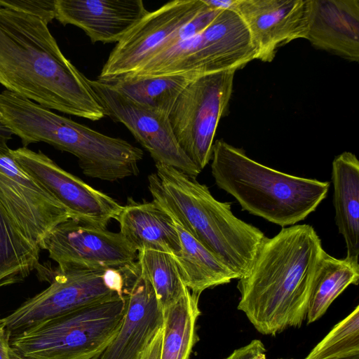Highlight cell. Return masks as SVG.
Returning <instances> with one entry per match:
<instances>
[{
    "label": "cell",
    "mask_w": 359,
    "mask_h": 359,
    "mask_svg": "<svg viewBox=\"0 0 359 359\" xmlns=\"http://www.w3.org/2000/svg\"><path fill=\"white\" fill-rule=\"evenodd\" d=\"M41 16L0 0V83L48 109L98 121L104 111Z\"/></svg>",
    "instance_id": "6da1fadb"
},
{
    "label": "cell",
    "mask_w": 359,
    "mask_h": 359,
    "mask_svg": "<svg viewBox=\"0 0 359 359\" xmlns=\"http://www.w3.org/2000/svg\"><path fill=\"white\" fill-rule=\"evenodd\" d=\"M325 250L313 227H283L262 241L249 273L238 279V309L261 334L275 336L306 319Z\"/></svg>",
    "instance_id": "7a4b0ae2"
},
{
    "label": "cell",
    "mask_w": 359,
    "mask_h": 359,
    "mask_svg": "<svg viewBox=\"0 0 359 359\" xmlns=\"http://www.w3.org/2000/svg\"><path fill=\"white\" fill-rule=\"evenodd\" d=\"M155 165L156 172L148 176L153 201L238 279L247 275L266 238L264 233L234 215L231 203L215 199L196 177L165 164Z\"/></svg>",
    "instance_id": "3957f363"
},
{
    "label": "cell",
    "mask_w": 359,
    "mask_h": 359,
    "mask_svg": "<svg viewBox=\"0 0 359 359\" xmlns=\"http://www.w3.org/2000/svg\"><path fill=\"white\" fill-rule=\"evenodd\" d=\"M0 119L23 147L43 142L74 155L87 177L114 182L139 174L143 151L60 116L11 91L0 93Z\"/></svg>",
    "instance_id": "277c9868"
},
{
    "label": "cell",
    "mask_w": 359,
    "mask_h": 359,
    "mask_svg": "<svg viewBox=\"0 0 359 359\" xmlns=\"http://www.w3.org/2000/svg\"><path fill=\"white\" fill-rule=\"evenodd\" d=\"M211 172L243 210L283 227L305 219L326 198L329 182L291 175L262 165L222 140L212 146Z\"/></svg>",
    "instance_id": "5b68a950"
},
{
    "label": "cell",
    "mask_w": 359,
    "mask_h": 359,
    "mask_svg": "<svg viewBox=\"0 0 359 359\" xmlns=\"http://www.w3.org/2000/svg\"><path fill=\"white\" fill-rule=\"evenodd\" d=\"M126 309L123 295L46 320L10 337V347L27 359H97L119 330Z\"/></svg>",
    "instance_id": "8992f818"
},
{
    "label": "cell",
    "mask_w": 359,
    "mask_h": 359,
    "mask_svg": "<svg viewBox=\"0 0 359 359\" xmlns=\"http://www.w3.org/2000/svg\"><path fill=\"white\" fill-rule=\"evenodd\" d=\"M219 11L203 0H175L149 11L116 43L97 80L133 73L154 55L201 32Z\"/></svg>",
    "instance_id": "52a82bcc"
},
{
    "label": "cell",
    "mask_w": 359,
    "mask_h": 359,
    "mask_svg": "<svg viewBox=\"0 0 359 359\" xmlns=\"http://www.w3.org/2000/svg\"><path fill=\"white\" fill-rule=\"evenodd\" d=\"M255 59L256 50L242 19L233 10H220L201 32L162 53L155 76L236 72Z\"/></svg>",
    "instance_id": "ba28073f"
},
{
    "label": "cell",
    "mask_w": 359,
    "mask_h": 359,
    "mask_svg": "<svg viewBox=\"0 0 359 359\" xmlns=\"http://www.w3.org/2000/svg\"><path fill=\"white\" fill-rule=\"evenodd\" d=\"M235 72L196 77L180 93L169 113L180 147L201 171L211 160L216 130L231 97Z\"/></svg>",
    "instance_id": "9c48e42d"
},
{
    "label": "cell",
    "mask_w": 359,
    "mask_h": 359,
    "mask_svg": "<svg viewBox=\"0 0 359 359\" xmlns=\"http://www.w3.org/2000/svg\"><path fill=\"white\" fill-rule=\"evenodd\" d=\"M50 285L0 322L10 337L76 309L123 295L120 269L55 270Z\"/></svg>",
    "instance_id": "30bf717a"
},
{
    "label": "cell",
    "mask_w": 359,
    "mask_h": 359,
    "mask_svg": "<svg viewBox=\"0 0 359 359\" xmlns=\"http://www.w3.org/2000/svg\"><path fill=\"white\" fill-rule=\"evenodd\" d=\"M41 250L57 269H119L137 260L138 252L120 233L68 219L43 239Z\"/></svg>",
    "instance_id": "8fae6325"
},
{
    "label": "cell",
    "mask_w": 359,
    "mask_h": 359,
    "mask_svg": "<svg viewBox=\"0 0 359 359\" xmlns=\"http://www.w3.org/2000/svg\"><path fill=\"white\" fill-rule=\"evenodd\" d=\"M0 205L22 233L40 247L59 224L70 218L67 209L0 145Z\"/></svg>",
    "instance_id": "7c38bea8"
},
{
    "label": "cell",
    "mask_w": 359,
    "mask_h": 359,
    "mask_svg": "<svg viewBox=\"0 0 359 359\" xmlns=\"http://www.w3.org/2000/svg\"><path fill=\"white\" fill-rule=\"evenodd\" d=\"M105 116L123 124L149 153L155 163L173 167L196 177L201 172L180 147L168 115L140 104L111 86L90 80Z\"/></svg>",
    "instance_id": "4fadbf2b"
},
{
    "label": "cell",
    "mask_w": 359,
    "mask_h": 359,
    "mask_svg": "<svg viewBox=\"0 0 359 359\" xmlns=\"http://www.w3.org/2000/svg\"><path fill=\"white\" fill-rule=\"evenodd\" d=\"M11 153L67 209L71 219L102 229L117 219L122 205L115 199L63 170L41 151L22 147Z\"/></svg>",
    "instance_id": "5bb4252c"
},
{
    "label": "cell",
    "mask_w": 359,
    "mask_h": 359,
    "mask_svg": "<svg viewBox=\"0 0 359 359\" xmlns=\"http://www.w3.org/2000/svg\"><path fill=\"white\" fill-rule=\"evenodd\" d=\"M233 11L248 29L256 59L271 62L279 47L306 39L312 0H237Z\"/></svg>",
    "instance_id": "9a60e30c"
},
{
    "label": "cell",
    "mask_w": 359,
    "mask_h": 359,
    "mask_svg": "<svg viewBox=\"0 0 359 359\" xmlns=\"http://www.w3.org/2000/svg\"><path fill=\"white\" fill-rule=\"evenodd\" d=\"M120 271L126 313L117 334L97 359H140L163 325V311L137 260Z\"/></svg>",
    "instance_id": "2e32d148"
},
{
    "label": "cell",
    "mask_w": 359,
    "mask_h": 359,
    "mask_svg": "<svg viewBox=\"0 0 359 359\" xmlns=\"http://www.w3.org/2000/svg\"><path fill=\"white\" fill-rule=\"evenodd\" d=\"M148 13L141 0H55V18L92 43H118Z\"/></svg>",
    "instance_id": "e0dca14e"
},
{
    "label": "cell",
    "mask_w": 359,
    "mask_h": 359,
    "mask_svg": "<svg viewBox=\"0 0 359 359\" xmlns=\"http://www.w3.org/2000/svg\"><path fill=\"white\" fill-rule=\"evenodd\" d=\"M314 46L351 62L359 60V1L312 0L306 37Z\"/></svg>",
    "instance_id": "ac0fdd59"
},
{
    "label": "cell",
    "mask_w": 359,
    "mask_h": 359,
    "mask_svg": "<svg viewBox=\"0 0 359 359\" xmlns=\"http://www.w3.org/2000/svg\"><path fill=\"white\" fill-rule=\"evenodd\" d=\"M120 233L138 252L153 250L177 255L181 250L175 224L153 201L128 200L116 219Z\"/></svg>",
    "instance_id": "d6986e66"
},
{
    "label": "cell",
    "mask_w": 359,
    "mask_h": 359,
    "mask_svg": "<svg viewBox=\"0 0 359 359\" xmlns=\"http://www.w3.org/2000/svg\"><path fill=\"white\" fill-rule=\"evenodd\" d=\"M332 182L335 222L346 246L345 258L358 262L359 162L355 154L344 151L334 158Z\"/></svg>",
    "instance_id": "ffe728a7"
},
{
    "label": "cell",
    "mask_w": 359,
    "mask_h": 359,
    "mask_svg": "<svg viewBox=\"0 0 359 359\" xmlns=\"http://www.w3.org/2000/svg\"><path fill=\"white\" fill-rule=\"evenodd\" d=\"M175 224L181 250L173 256L185 286L194 294H201L208 288L238 279L221 259Z\"/></svg>",
    "instance_id": "44dd1931"
},
{
    "label": "cell",
    "mask_w": 359,
    "mask_h": 359,
    "mask_svg": "<svg viewBox=\"0 0 359 359\" xmlns=\"http://www.w3.org/2000/svg\"><path fill=\"white\" fill-rule=\"evenodd\" d=\"M198 76L193 73H182L151 76H123L101 82L111 86L140 104L169 115L180 93Z\"/></svg>",
    "instance_id": "7402d4cb"
},
{
    "label": "cell",
    "mask_w": 359,
    "mask_h": 359,
    "mask_svg": "<svg viewBox=\"0 0 359 359\" xmlns=\"http://www.w3.org/2000/svg\"><path fill=\"white\" fill-rule=\"evenodd\" d=\"M199 297L187 289L179 300L163 310L160 359H189L198 341L196 321L201 315Z\"/></svg>",
    "instance_id": "603a6c76"
},
{
    "label": "cell",
    "mask_w": 359,
    "mask_h": 359,
    "mask_svg": "<svg viewBox=\"0 0 359 359\" xmlns=\"http://www.w3.org/2000/svg\"><path fill=\"white\" fill-rule=\"evenodd\" d=\"M41 250L0 205V288L23 281L37 269Z\"/></svg>",
    "instance_id": "cb8c5ba5"
},
{
    "label": "cell",
    "mask_w": 359,
    "mask_h": 359,
    "mask_svg": "<svg viewBox=\"0 0 359 359\" xmlns=\"http://www.w3.org/2000/svg\"><path fill=\"white\" fill-rule=\"evenodd\" d=\"M359 264L337 259L325 251L320 261L306 315L307 323L321 318L333 301L350 285L358 284Z\"/></svg>",
    "instance_id": "d4e9b609"
},
{
    "label": "cell",
    "mask_w": 359,
    "mask_h": 359,
    "mask_svg": "<svg viewBox=\"0 0 359 359\" xmlns=\"http://www.w3.org/2000/svg\"><path fill=\"white\" fill-rule=\"evenodd\" d=\"M137 262L150 282L163 310L175 303L188 289L172 255L153 250L138 251Z\"/></svg>",
    "instance_id": "484cf974"
},
{
    "label": "cell",
    "mask_w": 359,
    "mask_h": 359,
    "mask_svg": "<svg viewBox=\"0 0 359 359\" xmlns=\"http://www.w3.org/2000/svg\"><path fill=\"white\" fill-rule=\"evenodd\" d=\"M359 306L341 320L304 359H358Z\"/></svg>",
    "instance_id": "4316f807"
},
{
    "label": "cell",
    "mask_w": 359,
    "mask_h": 359,
    "mask_svg": "<svg viewBox=\"0 0 359 359\" xmlns=\"http://www.w3.org/2000/svg\"><path fill=\"white\" fill-rule=\"evenodd\" d=\"M17 8L41 16L48 23L55 18V0H7Z\"/></svg>",
    "instance_id": "83f0119b"
},
{
    "label": "cell",
    "mask_w": 359,
    "mask_h": 359,
    "mask_svg": "<svg viewBox=\"0 0 359 359\" xmlns=\"http://www.w3.org/2000/svg\"><path fill=\"white\" fill-rule=\"evenodd\" d=\"M266 352L264 344L259 339H254L234 350L224 359H266Z\"/></svg>",
    "instance_id": "f1b7e54d"
},
{
    "label": "cell",
    "mask_w": 359,
    "mask_h": 359,
    "mask_svg": "<svg viewBox=\"0 0 359 359\" xmlns=\"http://www.w3.org/2000/svg\"><path fill=\"white\" fill-rule=\"evenodd\" d=\"M162 327L156 333L153 339L142 352L140 359H160L163 339Z\"/></svg>",
    "instance_id": "f546056e"
},
{
    "label": "cell",
    "mask_w": 359,
    "mask_h": 359,
    "mask_svg": "<svg viewBox=\"0 0 359 359\" xmlns=\"http://www.w3.org/2000/svg\"><path fill=\"white\" fill-rule=\"evenodd\" d=\"M10 336L0 322V359H11Z\"/></svg>",
    "instance_id": "4dcf8cb0"
},
{
    "label": "cell",
    "mask_w": 359,
    "mask_h": 359,
    "mask_svg": "<svg viewBox=\"0 0 359 359\" xmlns=\"http://www.w3.org/2000/svg\"><path fill=\"white\" fill-rule=\"evenodd\" d=\"M208 6L217 10H233L237 0H203Z\"/></svg>",
    "instance_id": "1f68e13d"
},
{
    "label": "cell",
    "mask_w": 359,
    "mask_h": 359,
    "mask_svg": "<svg viewBox=\"0 0 359 359\" xmlns=\"http://www.w3.org/2000/svg\"><path fill=\"white\" fill-rule=\"evenodd\" d=\"M12 133L3 124L0 119V145L6 146L12 138Z\"/></svg>",
    "instance_id": "d6a6232c"
},
{
    "label": "cell",
    "mask_w": 359,
    "mask_h": 359,
    "mask_svg": "<svg viewBox=\"0 0 359 359\" xmlns=\"http://www.w3.org/2000/svg\"><path fill=\"white\" fill-rule=\"evenodd\" d=\"M10 357L11 359H27L21 355L18 354V353L15 352L11 348L10 349Z\"/></svg>",
    "instance_id": "836d02e7"
},
{
    "label": "cell",
    "mask_w": 359,
    "mask_h": 359,
    "mask_svg": "<svg viewBox=\"0 0 359 359\" xmlns=\"http://www.w3.org/2000/svg\"><path fill=\"white\" fill-rule=\"evenodd\" d=\"M279 359H284V358H279Z\"/></svg>",
    "instance_id": "e575fe53"
}]
</instances>
